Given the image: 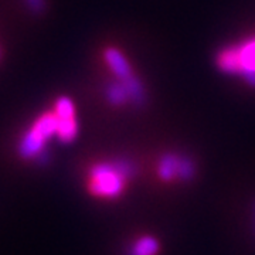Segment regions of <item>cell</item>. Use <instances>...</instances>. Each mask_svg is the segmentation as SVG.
<instances>
[{"mask_svg": "<svg viewBox=\"0 0 255 255\" xmlns=\"http://www.w3.org/2000/svg\"><path fill=\"white\" fill-rule=\"evenodd\" d=\"M130 167L121 162H102L90 167L85 177V187L92 197L117 199L127 187Z\"/></svg>", "mask_w": 255, "mask_h": 255, "instance_id": "obj_1", "label": "cell"}, {"mask_svg": "<svg viewBox=\"0 0 255 255\" xmlns=\"http://www.w3.org/2000/svg\"><path fill=\"white\" fill-rule=\"evenodd\" d=\"M216 65L221 73L240 77L250 85H255V36L220 50Z\"/></svg>", "mask_w": 255, "mask_h": 255, "instance_id": "obj_2", "label": "cell"}, {"mask_svg": "<svg viewBox=\"0 0 255 255\" xmlns=\"http://www.w3.org/2000/svg\"><path fill=\"white\" fill-rule=\"evenodd\" d=\"M105 61L111 68V71L115 74L118 81L125 87L129 92L130 101L135 104H140L145 100V91L140 81L135 77L133 68L128 58L124 55L122 51H119L115 47H110L104 53Z\"/></svg>", "mask_w": 255, "mask_h": 255, "instance_id": "obj_3", "label": "cell"}, {"mask_svg": "<svg viewBox=\"0 0 255 255\" xmlns=\"http://www.w3.org/2000/svg\"><path fill=\"white\" fill-rule=\"evenodd\" d=\"M58 130V118L57 114H46L34 122L28 129L26 136L21 140L20 152L26 157L37 155V152L44 146L46 140Z\"/></svg>", "mask_w": 255, "mask_h": 255, "instance_id": "obj_4", "label": "cell"}, {"mask_svg": "<svg viewBox=\"0 0 255 255\" xmlns=\"http://www.w3.org/2000/svg\"><path fill=\"white\" fill-rule=\"evenodd\" d=\"M55 114L58 118V130H57L58 139L64 143L74 140L78 135V122L75 117V107L73 101L64 97L60 98L55 105Z\"/></svg>", "mask_w": 255, "mask_h": 255, "instance_id": "obj_5", "label": "cell"}, {"mask_svg": "<svg viewBox=\"0 0 255 255\" xmlns=\"http://www.w3.org/2000/svg\"><path fill=\"white\" fill-rule=\"evenodd\" d=\"M194 174V167L189 159L182 156L166 155L162 157L159 164V176L163 180H174V179H191Z\"/></svg>", "mask_w": 255, "mask_h": 255, "instance_id": "obj_6", "label": "cell"}, {"mask_svg": "<svg viewBox=\"0 0 255 255\" xmlns=\"http://www.w3.org/2000/svg\"><path fill=\"white\" fill-rule=\"evenodd\" d=\"M159 253L157 240L150 236L139 238L130 250V255H156Z\"/></svg>", "mask_w": 255, "mask_h": 255, "instance_id": "obj_7", "label": "cell"}, {"mask_svg": "<svg viewBox=\"0 0 255 255\" xmlns=\"http://www.w3.org/2000/svg\"><path fill=\"white\" fill-rule=\"evenodd\" d=\"M107 97L112 105H124L125 102L130 101V97H129V92L128 90L121 84H112L110 88H108V92H107Z\"/></svg>", "mask_w": 255, "mask_h": 255, "instance_id": "obj_8", "label": "cell"}, {"mask_svg": "<svg viewBox=\"0 0 255 255\" xmlns=\"http://www.w3.org/2000/svg\"><path fill=\"white\" fill-rule=\"evenodd\" d=\"M26 1L33 11H41L44 9V0H26Z\"/></svg>", "mask_w": 255, "mask_h": 255, "instance_id": "obj_9", "label": "cell"}]
</instances>
